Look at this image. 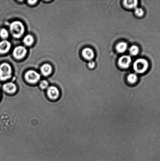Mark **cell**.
<instances>
[{
  "label": "cell",
  "instance_id": "6da1fadb",
  "mask_svg": "<svg viewBox=\"0 0 160 161\" xmlns=\"http://www.w3.org/2000/svg\"><path fill=\"white\" fill-rule=\"evenodd\" d=\"M10 31L12 36L18 38L21 37L24 33V27L21 22L14 21L10 25Z\"/></svg>",
  "mask_w": 160,
  "mask_h": 161
},
{
  "label": "cell",
  "instance_id": "7a4b0ae2",
  "mask_svg": "<svg viewBox=\"0 0 160 161\" xmlns=\"http://www.w3.org/2000/svg\"><path fill=\"white\" fill-rule=\"evenodd\" d=\"M148 67V61L142 58L136 60L133 64V68L135 71L139 74L144 73L147 70Z\"/></svg>",
  "mask_w": 160,
  "mask_h": 161
},
{
  "label": "cell",
  "instance_id": "3957f363",
  "mask_svg": "<svg viewBox=\"0 0 160 161\" xmlns=\"http://www.w3.org/2000/svg\"><path fill=\"white\" fill-rule=\"evenodd\" d=\"M12 69L10 65L4 63L0 65V80H5L12 76Z\"/></svg>",
  "mask_w": 160,
  "mask_h": 161
},
{
  "label": "cell",
  "instance_id": "277c9868",
  "mask_svg": "<svg viewBox=\"0 0 160 161\" xmlns=\"http://www.w3.org/2000/svg\"><path fill=\"white\" fill-rule=\"evenodd\" d=\"M25 78L27 81L30 83H35L40 79V75L34 70H29L25 75Z\"/></svg>",
  "mask_w": 160,
  "mask_h": 161
},
{
  "label": "cell",
  "instance_id": "5b68a950",
  "mask_svg": "<svg viewBox=\"0 0 160 161\" xmlns=\"http://www.w3.org/2000/svg\"><path fill=\"white\" fill-rule=\"evenodd\" d=\"M132 62L131 56L124 55L121 57L118 60V64L120 67L123 69H127L129 67Z\"/></svg>",
  "mask_w": 160,
  "mask_h": 161
},
{
  "label": "cell",
  "instance_id": "8992f818",
  "mask_svg": "<svg viewBox=\"0 0 160 161\" xmlns=\"http://www.w3.org/2000/svg\"><path fill=\"white\" fill-rule=\"evenodd\" d=\"M27 52L26 48L23 46L16 47L13 52V55L15 58L17 59L23 58L26 55Z\"/></svg>",
  "mask_w": 160,
  "mask_h": 161
},
{
  "label": "cell",
  "instance_id": "52a82bcc",
  "mask_svg": "<svg viewBox=\"0 0 160 161\" xmlns=\"http://www.w3.org/2000/svg\"><path fill=\"white\" fill-rule=\"evenodd\" d=\"M47 94L49 97L52 99H56L59 95V90L54 86H51L48 88Z\"/></svg>",
  "mask_w": 160,
  "mask_h": 161
},
{
  "label": "cell",
  "instance_id": "ba28073f",
  "mask_svg": "<svg viewBox=\"0 0 160 161\" xmlns=\"http://www.w3.org/2000/svg\"><path fill=\"white\" fill-rule=\"evenodd\" d=\"M82 54L85 59L89 61H91L95 56V53L93 50L89 48L84 49L83 50Z\"/></svg>",
  "mask_w": 160,
  "mask_h": 161
},
{
  "label": "cell",
  "instance_id": "9c48e42d",
  "mask_svg": "<svg viewBox=\"0 0 160 161\" xmlns=\"http://www.w3.org/2000/svg\"><path fill=\"white\" fill-rule=\"evenodd\" d=\"M10 47V42L6 40L2 41L0 42V53L3 54L8 53Z\"/></svg>",
  "mask_w": 160,
  "mask_h": 161
},
{
  "label": "cell",
  "instance_id": "30bf717a",
  "mask_svg": "<svg viewBox=\"0 0 160 161\" xmlns=\"http://www.w3.org/2000/svg\"><path fill=\"white\" fill-rule=\"evenodd\" d=\"M3 88L4 91L8 93H10V94L15 92L17 89L16 86L15 84L12 83V82L5 84L3 85Z\"/></svg>",
  "mask_w": 160,
  "mask_h": 161
},
{
  "label": "cell",
  "instance_id": "8fae6325",
  "mask_svg": "<svg viewBox=\"0 0 160 161\" xmlns=\"http://www.w3.org/2000/svg\"><path fill=\"white\" fill-rule=\"evenodd\" d=\"M123 4L127 8H136L138 5V1L137 0H125L123 1Z\"/></svg>",
  "mask_w": 160,
  "mask_h": 161
},
{
  "label": "cell",
  "instance_id": "7c38bea8",
  "mask_svg": "<svg viewBox=\"0 0 160 161\" xmlns=\"http://www.w3.org/2000/svg\"><path fill=\"white\" fill-rule=\"evenodd\" d=\"M52 69L50 64H45L41 67V71L42 75L44 76H48L51 74Z\"/></svg>",
  "mask_w": 160,
  "mask_h": 161
},
{
  "label": "cell",
  "instance_id": "4fadbf2b",
  "mask_svg": "<svg viewBox=\"0 0 160 161\" xmlns=\"http://www.w3.org/2000/svg\"><path fill=\"white\" fill-rule=\"evenodd\" d=\"M128 48L127 44L126 42H121L119 43L116 47L117 51L119 53H122L126 51Z\"/></svg>",
  "mask_w": 160,
  "mask_h": 161
},
{
  "label": "cell",
  "instance_id": "5bb4252c",
  "mask_svg": "<svg viewBox=\"0 0 160 161\" xmlns=\"http://www.w3.org/2000/svg\"><path fill=\"white\" fill-rule=\"evenodd\" d=\"M23 42L25 45L27 46H30L33 44L34 42V38L31 35H28L24 38L23 39Z\"/></svg>",
  "mask_w": 160,
  "mask_h": 161
},
{
  "label": "cell",
  "instance_id": "9a60e30c",
  "mask_svg": "<svg viewBox=\"0 0 160 161\" xmlns=\"http://www.w3.org/2000/svg\"><path fill=\"white\" fill-rule=\"evenodd\" d=\"M137 80V76L135 74H130L127 77L128 81L131 84H134L136 83Z\"/></svg>",
  "mask_w": 160,
  "mask_h": 161
},
{
  "label": "cell",
  "instance_id": "2e32d148",
  "mask_svg": "<svg viewBox=\"0 0 160 161\" xmlns=\"http://www.w3.org/2000/svg\"><path fill=\"white\" fill-rule=\"evenodd\" d=\"M139 52V48L136 45H133L129 49L130 54L132 56H136Z\"/></svg>",
  "mask_w": 160,
  "mask_h": 161
},
{
  "label": "cell",
  "instance_id": "e0dca14e",
  "mask_svg": "<svg viewBox=\"0 0 160 161\" xmlns=\"http://www.w3.org/2000/svg\"><path fill=\"white\" fill-rule=\"evenodd\" d=\"M135 13L138 17H142L144 15V12L143 9L141 8H136L135 9Z\"/></svg>",
  "mask_w": 160,
  "mask_h": 161
},
{
  "label": "cell",
  "instance_id": "ac0fdd59",
  "mask_svg": "<svg viewBox=\"0 0 160 161\" xmlns=\"http://www.w3.org/2000/svg\"><path fill=\"white\" fill-rule=\"evenodd\" d=\"M0 36L3 39H5L8 36V33L5 29H2L0 31Z\"/></svg>",
  "mask_w": 160,
  "mask_h": 161
},
{
  "label": "cell",
  "instance_id": "d6986e66",
  "mask_svg": "<svg viewBox=\"0 0 160 161\" xmlns=\"http://www.w3.org/2000/svg\"><path fill=\"white\" fill-rule=\"evenodd\" d=\"M49 84L48 82L45 80H43L40 82L39 86L42 89H46L48 87Z\"/></svg>",
  "mask_w": 160,
  "mask_h": 161
},
{
  "label": "cell",
  "instance_id": "ffe728a7",
  "mask_svg": "<svg viewBox=\"0 0 160 161\" xmlns=\"http://www.w3.org/2000/svg\"><path fill=\"white\" fill-rule=\"evenodd\" d=\"M95 63L92 61H90L88 64V66L90 69H93L95 67Z\"/></svg>",
  "mask_w": 160,
  "mask_h": 161
},
{
  "label": "cell",
  "instance_id": "44dd1931",
  "mask_svg": "<svg viewBox=\"0 0 160 161\" xmlns=\"http://www.w3.org/2000/svg\"><path fill=\"white\" fill-rule=\"evenodd\" d=\"M37 1H28V2L29 3V4H34L37 2Z\"/></svg>",
  "mask_w": 160,
  "mask_h": 161
}]
</instances>
